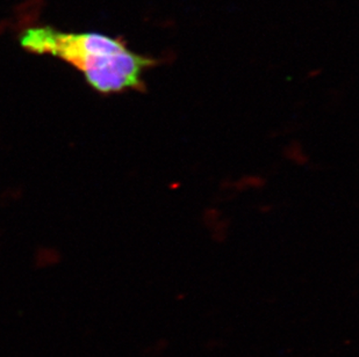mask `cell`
I'll return each mask as SVG.
<instances>
[{"instance_id": "cell-1", "label": "cell", "mask_w": 359, "mask_h": 357, "mask_svg": "<svg viewBox=\"0 0 359 357\" xmlns=\"http://www.w3.org/2000/svg\"><path fill=\"white\" fill-rule=\"evenodd\" d=\"M20 43L33 54L51 55L72 64L102 94L143 91V74L157 62L136 54L126 41L99 33H63L53 27H33Z\"/></svg>"}]
</instances>
